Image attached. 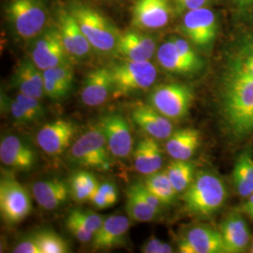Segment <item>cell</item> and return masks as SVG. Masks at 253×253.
<instances>
[{"label":"cell","instance_id":"obj_1","mask_svg":"<svg viewBox=\"0 0 253 253\" xmlns=\"http://www.w3.org/2000/svg\"><path fill=\"white\" fill-rule=\"evenodd\" d=\"M222 110L226 122L237 136L253 130V79L228 69L222 74Z\"/></svg>","mask_w":253,"mask_h":253},{"label":"cell","instance_id":"obj_2","mask_svg":"<svg viewBox=\"0 0 253 253\" xmlns=\"http://www.w3.org/2000/svg\"><path fill=\"white\" fill-rule=\"evenodd\" d=\"M227 198L226 188L222 180L209 172L195 175L185 190L183 201L192 215L208 217L221 208Z\"/></svg>","mask_w":253,"mask_h":253},{"label":"cell","instance_id":"obj_3","mask_svg":"<svg viewBox=\"0 0 253 253\" xmlns=\"http://www.w3.org/2000/svg\"><path fill=\"white\" fill-rule=\"evenodd\" d=\"M6 15L16 37L27 42L45 30L49 14L45 0H9Z\"/></svg>","mask_w":253,"mask_h":253},{"label":"cell","instance_id":"obj_4","mask_svg":"<svg viewBox=\"0 0 253 253\" xmlns=\"http://www.w3.org/2000/svg\"><path fill=\"white\" fill-rule=\"evenodd\" d=\"M92 49L102 54L115 53L120 32L100 11L87 5L76 4L70 8Z\"/></svg>","mask_w":253,"mask_h":253},{"label":"cell","instance_id":"obj_5","mask_svg":"<svg viewBox=\"0 0 253 253\" xmlns=\"http://www.w3.org/2000/svg\"><path fill=\"white\" fill-rule=\"evenodd\" d=\"M113 79V97L131 96L153 86L158 71L150 61H124L109 67Z\"/></svg>","mask_w":253,"mask_h":253},{"label":"cell","instance_id":"obj_6","mask_svg":"<svg viewBox=\"0 0 253 253\" xmlns=\"http://www.w3.org/2000/svg\"><path fill=\"white\" fill-rule=\"evenodd\" d=\"M192 100V89L180 83L159 84L152 88L148 97L149 104L169 119L186 117Z\"/></svg>","mask_w":253,"mask_h":253},{"label":"cell","instance_id":"obj_7","mask_svg":"<svg viewBox=\"0 0 253 253\" xmlns=\"http://www.w3.org/2000/svg\"><path fill=\"white\" fill-rule=\"evenodd\" d=\"M110 154L104 135L97 125L75 140L71 148L74 163L100 171H106L111 167Z\"/></svg>","mask_w":253,"mask_h":253},{"label":"cell","instance_id":"obj_8","mask_svg":"<svg viewBox=\"0 0 253 253\" xmlns=\"http://www.w3.org/2000/svg\"><path fill=\"white\" fill-rule=\"evenodd\" d=\"M218 22L214 10L207 7L191 9L183 14L180 31L194 45L207 49L217 38Z\"/></svg>","mask_w":253,"mask_h":253},{"label":"cell","instance_id":"obj_9","mask_svg":"<svg viewBox=\"0 0 253 253\" xmlns=\"http://www.w3.org/2000/svg\"><path fill=\"white\" fill-rule=\"evenodd\" d=\"M33 41L29 58L42 72L56 66L71 64V56L64 46L56 27H47Z\"/></svg>","mask_w":253,"mask_h":253},{"label":"cell","instance_id":"obj_10","mask_svg":"<svg viewBox=\"0 0 253 253\" xmlns=\"http://www.w3.org/2000/svg\"><path fill=\"white\" fill-rule=\"evenodd\" d=\"M32 209L27 189L12 178L0 182V213L2 219L10 225L23 221Z\"/></svg>","mask_w":253,"mask_h":253},{"label":"cell","instance_id":"obj_11","mask_svg":"<svg viewBox=\"0 0 253 253\" xmlns=\"http://www.w3.org/2000/svg\"><path fill=\"white\" fill-rule=\"evenodd\" d=\"M172 0H135L131 8V26L142 31L166 27L173 15Z\"/></svg>","mask_w":253,"mask_h":253},{"label":"cell","instance_id":"obj_12","mask_svg":"<svg viewBox=\"0 0 253 253\" xmlns=\"http://www.w3.org/2000/svg\"><path fill=\"white\" fill-rule=\"evenodd\" d=\"M103 133L111 154L118 159H126L133 152V139L126 119L117 113L101 117L97 124Z\"/></svg>","mask_w":253,"mask_h":253},{"label":"cell","instance_id":"obj_13","mask_svg":"<svg viewBox=\"0 0 253 253\" xmlns=\"http://www.w3.org/2000/svg\"><path fill=\"white\" fill-rule=\"evenodd\" d=\"M158 48L155 37L135 29L119 34L115 54L125 61H150Z\"/></svg>","mask_w":253,"mask_h":253},{"label":"cell","instance_id":"obj_14","mask_svg":"<svg viewBox=\"0 0 253 253\" xmlns=\"http://www.w3.org/2000/svg\"><path fill=\"white\" fill-rule=\"evenodd\" d=\"M76 130L72 121L55 119L41 127L37 134V143L44 153L57 156L72 145Z\"/></svg>","mask_w":253,"mask_h":253},{"label":"cell","instance_id":"obj_15","mask_svg":"<svg viewBox=\"0 0 253 253\" xmlns=\"http://www.w3.org/2000/svg\"><path fill=\"white\" fill-rule=\"evenodd\" d=\"M56 28L62 40L64 46L73 58H84L90 54L89 42L82 31L81 27L74 18L70 9H60L57 13Z\"/></svg>","mask_w":253,"mask_h":253},{"label":"cell","instance_id":"obj_16","mask_svg":"<svg viewBox=\"0 0 253 253\" xmlns=\"http://www.w3.org/2000/svg\"><path fill=\"white\" fill-rule=\"evenodd\" d=\"M0 161L9 169L28 172L35 168L38 157L36 151L16 135L5 136L0 143Z\"/></svg>","mask_w":253,"mask_h":253},{"label":"cell","instance_id":"obj_17","mask_svg":"<svg viewBox=\"0 0 253 253\" xmlns=\"http://www.w3.org/2000/svg\"><path fill=\"white\" fill-rule=\"evenodd\" d=\"M113 79L110 68H98L86 74L83 82L81 100L89 107H98L104 104L113 96Z\"/></svg>","mask_w":253,"mask_h":253},{"label":"cell","instance_id":"obj_18","mask_svg":"<svg viewBox=\"0 0 253 253\" xmlns=\"http://www.w3.org/2000/svg\"><path fill=\"white\" fill-rule=\"evenodd\" d=\"M181 253H224L220 232L208 227L191 228L177 244Z\"/></svg>","mask_w":253,"mask_h":253},{"label":"cell","instance_id":"obj_19","mask_svg":"<svg viewBox=\"0 0 253 253\" xmlns=\"http://www.w3.org/2000/svg\"><path fill=\"white\" fill-rule=\"evenodd\" d=\"M131 118L147 135L157 140L168 139L173 132L171 119L164 117L149 103L135 104L131 111Z\"/></svg>","mask_w":253,"mask_h":253},{"label":"cell","instance_id":"obj_20","mask_svg":"<svg viewBox=\"0 0 253 253\" xmlns=\"http://www.w3.org/2000/svg\"><path fill=\"white\" fill-rule=\"evenodd\" d=\"M129 229V217L112 215L104 218L100 229L94 234L91 247L95 251H109L124 245Z\"/></svg>","mask_w":253,"mask_h":253},{"label":"cell","instance_id":"obj_21","mask_svg":"<svg viewBox=\"0 0 253 253\" xmlns=\"http://www.w3.org/2000/svg\"><path fill=\"white\" fill-rule=\"evenodd\" d=\"M20 93L42 100L45 96L43 72L29 58L23 59L16 67L11 79Z\"/></svg>","mask_w":253,"mask_h":253},{"label":"cell","instance_id":"obj_22","mask_svg":"<svg viewBox=\"0 0 253 253\" xmlns=\"http://www.w3.org/2000/svg\"><path fill=\"white\" fill-rule=\"evenodd\" d=\"M32 193L38 205L44 210H54L69 199L70 186L61 179L38 181L32 186Z\"/></svg>","mask_w":253,"mask_h":253},{"label":"cell","instance_id":"obj_23","mask_svg":"<svg viewBox=\"0 0 253 253\" xmlns=\"http://www.w3.org/2000/svg\"><path fill=\"white\" fill-rule=\"evenodd\" d=\"M45 96L52 100H64L72 91L74 73L71 64H64L43 71Z\"/></svg>","mask_w":253,"mask_h":253},{"label":"cell","instance_id":"obj_24","mask_svg":"<svg viewBox=\"0 0 253 253\" xmlns=\"http://www.w3.org/2000/svg\"><path fill=\"white\" fill-rule=\"evenodd\" d=\"M136 171L150 174L161 170L163 163V150L157 139L148 137L141 140L132 152Z\"/></svg>","mask_w":253,"mask_h":253},{"label":"cell","instance_id":"obj_25","mask_svg":"<svg viewBox=\"0 0 253 253\" xmlns=\"http://www.w3.org/2000/svg\"><path fill=\"white\" fill-rule=\"evenodd\" d=\"M224 252L242 253L250 243V231L246 221L240 215L234 214L227 217L221 225Z\"/></svg>","mask_w":253,"mask_h":253},{"label":"cell","instance_id":"obj_26","mask_svg":"<svg viewBox=\"0 0 253 253\" xmlns=\"http://www.w3.org/2000/svg\"><path fill=\"white\" fill-rule=\"evenodd\" d=\"M156 57L159 65L168 73L187 75L201 71L197 66L190 62L181 54L171 38L159 46Z\"/></svg>","mask_w":253,"mask_h":253},{"label":"cell","instance_id":"obj_27","mask_svg":"<svg viewBox=\"0 0 253 253\" xmlns=\"http://www.w3.org/2000/svg\"><path fill=\"white\" fill-rule=\"evenodd\" d=\"M201 142L200 132L191 127L182 128L172 132L165 144V150L173 159L189 161L196 152Z\"/></svg>","mask_w":253,"mask_h":253},{"label":"cell","instance_id":"obj_28","mask_svg":"<svg viewBox=\"0 0 253 253\" xmlns=\"http://www.w3.org/2000/svg\"><path fill=\"white\" fill-rule=\"evenodd\" d=\"M225 67L253 79V36L237 42L228 55Z\"/></svg>","mask_w":253,"mask_h":253},{"label":"cell","instance_id":"obj_29","mask_svg":"<svg viewBox=\"0 0 253 253\" xmlns=\"http://www.w3.org/2000/svg\"><path fill=\"white\" fill-rule=\"evenodd\" d=\"M126 211L129 219L136 222L152 221L160 214L146 203L132 184L126 189Z\"/></svg>","mask_w":253,"mask_h":253},{"label":"cell","instance_id":"obj_30","mask_svg":"<svg viewBox=\"0 0 253 253\" xmlns=\"http://www.w3.org/2000/svg\"><path fill=\"white\" fill-rule=\"evenodd\" d=\"M143 184L164 206L172 204L176 197L177 191L173 188L166 171H158L147 174Z\"/></svg>","mask_w":253,"mask_h":253},{"label":"cell","instance_id":"obj_31","mask_svg":"<svg viewBox=\"0 0 253 253\" xmlns=\"http://www.w3.org/2000/svg\"><path fill=\"white\" fill-rule=\"evenodd\" d=\"M100 183L94 174L86 171H78L70 179L71 195L77 203L89 201L91 194L98 189Z\"/></svg>","mask_w":253,"mask_h":253},{"label":"cell","instance_id":"obj_32","mask_svg":"<svg viewBox=\"0 0 253 253\" xmlns=\"http://www.w3.org/2000/svg\"><path fill=\"white\" fill-rule=\"evenodd\" d=\"M165 171L177 193L187 190L195 177L194 165L188 161L173 160Z\"/></svg>","mask_w":253,"mask_h":253},{"label":"cell","instance_id":"obj_33","mask_svg":"<svg viewBox=\"0 0 253 253\" xmlns=\"http://www.w3.org/2000/svg\"><path fill=\"white\" fill-rule=\"evenodd\" d=\"M34 235L42 253H69V246L60 235L52 231H42Z\"/></svg>","mask_w":253,"mask_h":253},{"label":"cell","instance_id":"obj_34","mask_svg":"<svg viewBox=\"0 0 253 253\" xmlns=\"http://www.w3.org/2000/svg\"><path fill=\"white\" fill-rule=\"evenodd\" d=\"M69 216L79 221L93 234H95L100 229L104 221V217L102 216L93 213L91 211L82 210V209H74L73 211H71Z\"/></svg>","mask_w":253,"mask_h":253},{"label":"cell","instance_id":"obj_35","mask_svg":"<svg viewBox=\"0 0 253 253\" xmlns=\"http://www.w3.org/2000/svg\"><path fill=\"white\" fill-rule=\"evenodd\" d=\"M15 100L25 108L27 114L32 118L33 122H36L44 118L45 116V110L44 107L41 104L39 99L30 97L25 95L23 93H20L15 96Z\"/></svg>","mask_w":253,"mask_h":253},{"label":"cell","instance_id":"obj_36","mask_svg":"<svg viewBox=\"0 0 253 253\" xmlns=\"http://www.w3.org/2000/svg\"><path fill=\"white\" fill-rule=\"evenodd\" d=\"M233 175L241 177L247 182H253V160L249 154L239 157L235 163Z\"/></svg>","mask_w":253,"mask_h":253},{"label":"cell","instance_id":"obj_37","mask_svg":"<svg viewBox=\"0 0 253 253\" xmlns=\"http://www.w3.org/2000/svg\"><path fill=\"white\" fill-rule=\"evenodd\" d=\"M5 107L8 109L9 116L18 124L27 125L29 123H33L32 118L27 114L25 108L14 99L7 98L5 100Z\"/></svg>","mask_w":253,"mask_h":253},{"label":"cell","instance_id":"obj_38","mask_svg":"<svg viewBox=\"0 0 253 253\" xmlns=\"http://www.w3.org/2000/svg\"><path fill=\"white\" fill-rule=\"evenodd\" d=\"M66 226L70 233L81 243H89L93 239L94 234L88 231L79 221L74 219L71 216H68L66 219Z\"/></svg>","mask_w":253,"mask_h":253},{"label":"cell","instance_id":"obj_39","mask_svg":"<svg viewBox=\"0 0 253 253\" xmlns=\"http://www.w3.org/2000/svg\"><path fill=\"white\" fill-rule=\"evenodd\" d=\"M237 16L253 19V0H228Z\"/></svg>","mask_w":253,"mask_h":253},{"label":"cell","instance_id":"obj_40","mask_svg":"<svg viewBox=\"0 0 253 253\" xmlns=\"http://www.w3.org/2000/svg\"><path fill=\"white\" fill-rule=\"evenodd\" d=\"M142 253H172V248L156 237H151L142 247Z\"/></svg>","mask_w":253,"mask_h":253},{"label":"cell","instance_id":"obj_41","mask_svg":"<svg viewBox=\"0 0 253 253\" xmlns=\"http://www.w3.org/2000/svg\"><path fill=\"white\" fill-rule=\"evenodd\" d=\"M175 9L185 13L191 9H198L202 7H207L212 0H172Z\"/></svg>","mask_w":253,"mask_h":253},{"label":"cell","instance_id":"obj_42","mask_svg":"<svg viewBox=\"0 0 253 253\" xmlns=\"http://www.w3.org/2000/svg\"><path fill=\"white\" fill-rule=\"evenodd\" d=\"M14 253H42L34 235L22 240L13 250Z\"/></svg>","mask_w":253,"mask_h":253},{"label":"cell","instance_id":"obj_43","mask_svg":"<svg viewBox=\"0 0 253 253\" xmlns=\"http://www.w3.org/2000/svg\"><path fill=\"white\" fill-rule=\"evenodd\" d=\"M100 190L104 195L110 208L117 204L118 200V189L114 183L110 181L100 183Z\"/></svg>","mask_w":253,"mask_h":253},{"label":"cell","instance_id":"obj_44","mask_svg":"<svg viewBox=\"0 0 253 253\" xmlns=\"http://www.w3.org/2000/svg\"><path fill=\"white\" fill-rule=\"evenodd\" d=\"M233 182L235 185V190L238 194L244 198H248L253 193V182H247L241 177L233 175Z\"/></svg>","mask_w":253,"mask_h":253},{"label":"cell","instance_id":"obj_45","mask_svg":"<svg viewBox=\"0 0 253 253\" xmlns=\"http://www.w3.org/2000/svg\"><path fill=\"white\" fill-rule=\"evenodd\" d=\"M89 202L95 208H97V209H100V210L110 208L107 201H106L105 197H104V195L102 194L101 190H100V185H99L98 189L91 194Z\"/></svg>","mask_w":253,"mask_h":253},{"label":"cell","instance_id":"obj_46","mask_svg":"<svg viewBox=\"0 0 253 253\" xmlns=\"http://www.w3.org/2000/svg\"><path fill=\"white\" fill-rule=\"evenodd\" d=\"M245 213L253 219V193L251 194L244 206Z\"/></svg>","mask_w":253,"mask_h":253},{"label":"cell","instance_id":"obj_47","mask_svg":"<svg viewBox=\"0 0 253 253\" xmlns=\"http://www.w3.org/2000/svg\"><path fill=\"white\" fill-rule=\"evenodd\" d=\"M252 252L253 253V250H252Z\"/></svg>","mask_w":253,"mask_h":253}]
</instances>
